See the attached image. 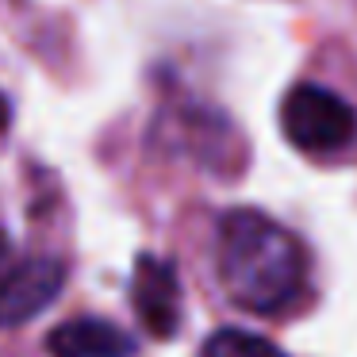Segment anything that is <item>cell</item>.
Listing matches in <instances>:
<instances>
[{
  "mask_svg": "<svg viewBox=\"0 0 357 357\" xmlns=\"http://www.w3.org/2000/svg\"><path fill=\"white\" fill-rule=\"evenodd\" d=\"M215 265L227 296L254 315L292 307L307 284V250L265 211L234 208L219 219Z\"/></svg>",
  "mask_w": 357,
  "mask_h": 357,
  "instance_id": "1",
  "label": "cell"
},
{
  "mask_svg": "<svg viewBox=\"0 0 357 357\" xmlns=\"http://www.w3.org/2000/svg\"><path fill=\"white\" fill-rule=\"evenodd\" d=\"M280 131L303 154H334L357 139V108L334 89L303 81L280 100Z\"/></svg>",
  "mask_w": 357,
  "mask_h": 357,
  "instance_id": "2",
  "label": "cell"
},
{
  "mask_svg": "<svg viewBox=\"0 0 357 357\" xmlns=\"http://www.w3.org/2000/svg\"><path fill=\"white\" fill-rule=\"evenodd\" d=\"M131 303L139 311V323L154 338H173L181 331V280L177 265L158 254H139L131 280Z\"/></svg>",
  "mask_w": 357,
  "mask_h": 357,
  "instance_id": "3",
  "label": "cell"
},
{
  "mask_svg": "<svg viewBox=\"0 0 357 357\" xmlns=\"http://www.w3.org/2000/svg\"><path fill=\"white\" fill-rule=\"evenodd\" d=\"M66 284V265L58 257H31L0 277V331L35 319L58 300Z\"/></svg>",
  "mask_w": 357,
  "mask_h": 357,
  "instance_id": "4",
  "label": "cell"
},
{
  "mask_svg": "<svg viewBox=\"0 0 357 357\" xmlns=\"http://www.w3.org/2000/svg\"><path fill=\"white\" fill-rule=\"evenodd\" d=\"M50 357H135V338L123 326L96 315H81L70 323H58L47 334Z\"/></svg>",
  "mask_w": 357,
  "mask_h": 357,
  "instance_id": "5",
  "label": "cell"
},
{
  "mask_svg": "<svg viewBox=\"0 0 357 357\" xmlns=\"http://www.w3.org/2000/svg\"><path fill=\"white\" fill-rule=\"evenodd\" d=\"M204 357H284L269 338L261 334L238 331V326H223L204 342Z\"/></svg>",
  "mask_w": 357,
  "mask_h": 357,
  "instance_id": "6",
  "label": "cell"
},
{
  "mask_svg": "<svg viewBox=\"0 0 357 357\" xmlns=\"http://www.w3.org/2000/svg\"><path fill=\"white\" fill-rule=\"evenodd\" d=\"M8 119H12V104H8V96L0 93V131L8 127Z\"/></svg>",
  "mask_w": 357,
  "mask_h": 357,
  "instance_id": "7",
  "label": "cell"
},
{
  "mask_svg": "<svg viewBox=\"0 0 357 357\" xmlns=\"http://www.w3.org/2000/svg\"><path fill=\"white\" fill-rule=\"evenodd\" d=\"M4 254H8V234L0 231V257H4Z\"/></svg>",
  "mask_w": 357,
  "mask_h": 357,
  "instance_id": "8",
  "label": "cell"
}]
</instances>
